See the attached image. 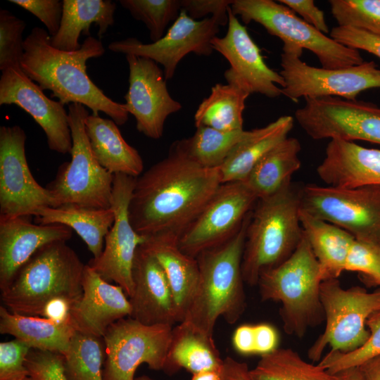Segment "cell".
I'll use <instances>...</instances> for the list:
<instances>
[{
    "instance_id": "obj_53",
    "label": "cell",
    "mask_w": 380,
    "mask_h": 380,
    "mask_svg": "<svg viewBox=\"0 0 380 380\" xmlns=\"http://www.w3.org/2000/svg\"><path fill=\"white\" fill-rule=\"evenodd\" d=\"M366 380H380V355L358 366Z\"/></svg>"
},
{
    "instance_id": "obj_30",
    "label": "cell",
    "mask_w": 380,
    "mask_h": 380,
    "mask_svg": "<svg viewBox=\"0 0 380 380\" xmlns=\"http://www.w3.org/2000/svg\"><path fill=\"white\" fill-rule=\"evenodd\" d=\"M303 233L317 259L322 280L338 279L346 265L355 238L346 230L300 210Z\"/></svg>"
},
{
    "instance_id": "obj_6",
    "label": "cell",
    "mask_w": 380,
    "mask_h": 380,
    "mask_svg": "<svg viewBox=\"0 0 380 380\" xmlns=\"http://www.w3.org/2000/svg\"><path fill=\"white\" fill-rule=\"evenodd\" d=\"M319 266L303 233L292 255L280 265L264 270L259 286L263 301L279 302L284 331L298 338L320 324L324 313L320 299Z\"/></svg>"
},
{
    "instance_id": "obj_11",
    "label": "cell",
    "mask_w": 380,
    "mask_h": 380,
    "mask_svg": "<svg viewBox=\"0 0 380 380\" xmlns=\"http://www.w3.org/2000/svg\"><path fill=\"white\" fill-rule=\"evenodd\" d=\"M300 209L380 248V186L339 188L309 184L300 189Z\"/></svg>"
},
{
    "instance_id": "obj_36",
    "label": "cell",
    "mask_w": 380,
    "mask_h": 380,
    "mask_svg": "<svg viewBox=\"0 0 380 380\" xmlns=\"http://www.w3.org/2000/svg\"><path fill=\"white\" fill-rule=\"evenodd\" d=\"M251 373L255 380H339L336 374L305 361L291 348H278L260 356Z\"/></svg>"
},
{
    "instance_id": "obj_49",
    "label": "cell",
    "mask_w": 380,
    "mask_h": 380,
    "mask_svg": "<svg viewBox=\"0 0 380 380\" xmlns=\"http://www.w3.org/2000/svg\"><path fill=\"white\" fill-rule=\"evenodd\" d=\"M254 334L255 355L262 356L278 348L279 336L272 325L266 323L255 324Z\"/></svg>"
},
{
    "instance_id": "obj_18",
    "label": "cell",
    "mask_w": 380,
    "mask_h": 380,
    "mask_svg": "<svg viewBox=\"0 0 380 380\" xmlns=\"http://www.w3.org/2000/svg\"><path fill=\"white\" fill-rule=\"evenodd\" d=\"M228 28L222 37H215L211 46L222 55L230 67L224 72L227 84L248 93L260 94L270 99L281 95L285 82L280 73L265 63L260 50L247 29L228 8Z\"/></svg>"
},
{
    "instance_id": "obj_32",
    "label": "cell",
    "mask_w": 380,
    "mask_h": 380,
    "mask_svg": "<svg viewBox=\"0 0 380 380\" xmlns=\"http://www.w3.org/2000/svg\"><path fill=\"white\" fill-rule=\"evenodd\" d=\"M75 331L70 322L18 315L0 306V333L13 336L32 349L63 355L68 349Z\"/></svg>"
},
{
    "instance_id": "obj_57",
    "label": "cell",
    "mask_w": 380,
    "mask_h": 380,
    "mask_svg": "<svg viewBox=\"0 0 380 380\" xmlns=\"http://www.w3.org/2000/svg\"><path fill=\"white\" fill-rule=\"evenodd\" d=\"M23 380H34V379L32 377H30V376H28L27 377H26Z\"/></svg>"
},
{
    "instance_id": "obj_3",
    "label": "cell",
    "mask_w": 380,
    "mask_h": 380,
    "mask_svg": "<svg viewBox=\"0 0 380 380\" xmlns=\"http://www.w3.org/2000/svg\"><path fill=\"white\" fill-rule=\"evenodd\" d=\"M251 214L229 240L196 258L198 283L183 321L212 337L219 317L234 324L246 309L241 263Z\"/></svg>"
},
{
    "instance_id": "obj_25",
    "label": "cell",
    "mask_w": 380,
    "mask_h": 380,
    "mask_svg": "<svg viewBox=\"0 0 380 380\" xmlns=\"http://www.w3.org/2000/svg\"><path fill=\"white\" fill-rule=\"evenodd\" d=\"M177 236L157 234L148 236L141 246L159 262L168 279L177 312L178 322L184 320L199 279L196 258L179 248Z\"/></svg>"
},
{
    "instance_id": "obj_38",
    "label": "cell",
    "mask_w": 380,
    "mask_h": 380,
    "mask_svg": "<svg viewBox=\"0 0 380 380\" xmlns=\"http://www.w3.org/2000/svg\"><path fill=\"white\" fill-rule=\"evenodd\" d=\"M121 6L136 20L143 22L152 42L160 39L182 10L181 0H120Z\"/></svg>"
},
{
    "instance_id": "obj_41",
    "label": "cell",
    "mask_w": 380,
    "mask_h": 380,
    "mask_svg": "<svg viewBox=\"0 0 380 380\" xmlns=\"http://www.w3.org/2000/svg\"><path fill=\"white\" fill-rule=\"evenodd\" d=\"M26 23L11 11L0 10V70L20 68Z\"/></svg>"
},
{
    "instance_id": "obj_37",
    "label": "cell",
    "mask_w": 380,
    "mask_h": 380,
    "mask_svg": "<svg viewBox=\"0 0 380 380\" xmlns=\"http://www.w3.org/2000/svg\"><path fill=\"white\" fill-rule=\"evenodd\" d=\"M63 355L69 380H103V338L75 331L68 349Z\"/></svg>"
},
{
    "instance_id": "obj_40",
    "label": "cell",
    "mask_w": 380,
    "mask_h": 380,
    "mask_svg": "<svg viewBox=\"0 0 380 380\" xmlns=\"http://www.w3.org/2000/svg\"><path fill=\"white\" fill-rule=\"evenodd\" d=\"M369 337L360 348L348 353L330 350L320 360L319 365L331 374L358 367L365 361L380 355V311L373 314L367 321Z\"/></svg>"
},
{
    "instance_id": "obj_45",
    "label": "cell",
    "mask_w": 380,
    "mask_h": 380,
    "mask_svg": "<svg viewBox=\"0 0 380 380\" xmlns=\"http://www.w3.org/2000/svg\"><path fill=\"white\" fill-rule=\"evenodd\" d=\"M36 16L46 27L51 37L58 31L63 15L61 0H9Z\"/></svg>"
},
{
    "instance_id": "obj_31",
    "label": "cell",
    "mask_w": 380,
    "mask_h": 380,
    "mask_svg": "<svg viewBox=\"0 0 380 380\" xmlns=\"http://www.w3.org/2000/svg\"><path fill=\"white\" fill-rule=\"evenodd\" d=\"M36 222L41 224H63L75 230L86 243L93 258L102 253L105 238L115 220L113 209L93 208L75 204L41 209Z\"/></svg>"
},
{
    "instance_id": "obj_33",
    "label": "cell",
    "mask_w": 380,
    "mask_h": 380,
    "mask_svg": "<svg viewBox=\"0 0 380 380\" xmlns=\"http://www.w3.org/2000/svg\"><path fill=\"white\" fill-rule=\"evenodd\" d=\"M300 143L287 137L269 151L254 166L244 181L258 199L271 196L291 182L301 166Z\"/></svg>"
},
{
    "instance_id": "obj_56",
    "label": "cell",
    "mask_w": 380,
    "mask_h": 380,
    "mask_svg": "<svg viewBox=\"0 0 380 380\" xmlns=\"http://www.w3.org/2000/svg\"><path fill=\"white\" fill-rule=\"evenodd\" d=\"M134 380H154L146 375H142L139 377H135Z\"/></svg>"
},
{
    "instance_id": "obj_13",
    "label": "cell",
    "mask_w": 380,
    "mask_h": 380,
    "mask_svg": "<svg viewBox=\"0 0 380 380\" xmlns=\"http://www.w3.org/2000/svg\"><path fill=\"white\" fill-rule=\"evenodd\" d=\"M294 115L312 139L362 140L380 144V108L372 103L334 96L307 98Z\"/></svg>"
},
{
    "instance_id": "obj_42",
    "label": "cell",
    "mask_w": 380,
    "mask_h": 380,
    "mask_svg": "<svg viewBox=\"0 0 380 380\" xmlns=\"http://www.w3.org/2000/svg\"><path fill=\"white\" fill-rule=\"evenodd\" d=\"M25 367L34 380H69L63 355L60 353L31 348L26 357Z\"/></svg>"
},
{
    "instance_id": "obj_51",
    "label": "cell",
    "mask_w": 380,
    "mask_h": 380,
    "mask_svg": "<svg viewBox=\"0 0 380 380\" xmlns=\"http://www.w3.org/2000/svg\"><path fill=\"white\" fill-rule=\"evenodd\" d=\"M221 380H255L248 365L232 357L223 359Z\"/></svg>"
},
{
    "instance_id": "obj_47",
    "label": "cell",
    "mask_w": 380,
    "mask_h": 380,
    "mask_svg": "<svg viewBox=\"0 0 380 380\" xmlns=\"http://www.w3.org/2000/svg\"><path fill=\"white\" fill-rule=\"evenodd\" d=\"M232 3L233 0H181V7L194 20L211 14L228 23V8Z\"/></svg>"
},
{
    "instance_id": "obj_14",
    "label": "cell",
    "mask_w": 380,
    "mask_h": 380,
    "mask_svg": "<svg viewBox=\"0 0 380 380\" xmlns=\"http://www.w3.org/2000/svg\"><path fill=\"white\" fill-rule=\"evenodd\" d=\"M26 139L18 125L0 127V218L36 216L42 208L56 207L49 191L30 170Z\"/></svg>"
},
{
    "instance_id": "obj_16",
    "label": "cell",
    "mask_w": 380,
    "mask_h": 380,
    "mask_svg": "<svg viewBox=\"0 0 380 380\" xmlns=\"http://www.w3.org/2000/svg\"><path fill=\"white\" fill-rule=\"evenodd\" d=\"M227 24L215 16L196 20L181 10L178 18L158 41L144 44L129 37L112 42L108 48L115 53L148 58L162 65L167 80L173 77L177 65L187 54L210 56L214 51L213 39L219 32L220 27Z\"/></svg>"
},
{
    "instance_id": "obj_54",
    "label": "cell",
    "mask_w": 380,
    "mask_h": 380,
    "mask_svg": "<svg viewBox=\"0 0 380 380\" xmlns=\"http://www.w3.org/2000/svg\"><path fill=\"white\" fill-rule=\"evenodd\" d=\"M335 374L339 380H366L358 367L348 368Z\"/></svg>"
},
{
    "instance_id": "obj_34",
    "label": "cell",
    "mask_w": 380,
    "mask_h": 380,
    "mask_svg": "<svg viewBox=\"0 0 380 380\" xmlns=\"http://www.w3.org/2000/svg\"><path fill=\"white\" fill-rule=\"evenodd\" d=\"M249 95L234 85L216 84L195 113L196 127L205 126L224 132L242 130L243 112Z\"/></svg>"
},
{
    "instance_id": "obj_26",
    "label": "cell",
    "mask_w": 380,
    "mask_h": 380,
    "mask_svg": "<svg viewBox=\"0 0 380 380\" xmlns=\"http://www.w3.org/2000/svg\"><path fill=\"white\" fill-rule=\"evenodd\" d=\"M294 125L291 115H282L267 125L247 131L219 167L222 183L244 182L257 163L288 137Z\"/></svg>"
},
{
    "instance_id": "obj_7",
    "label": "cell",
    "mask_w": 380,
    "mask_h": 380,
    "mask_svg": "<svg viewBox=\"0 0 380 380\" xmlns=\"http://www.w3.org/2000/svg\"><path fill=\"white\" fill-rule=\"evenodd\" d=\"M72 146L70 161L63 163L55 178L46 186L56 207L75 204L93 208H111L114 175L95 158L85 130L89 112L77 103L68 105Z\"/></svg>"
},
{
    "instance_id": "obj_8",
    "label": "cell",
    "mask_w": 380,
    "mask_h": 380,
    "mask_svg": "<svg viewBox=\"0 0 380 380\" xmlns=\"http://www.w3.org/2000/svg\"><path fill=\"white\" fill-rule=\"evenodd\" d=\"M320 299L326 325L308 349V357L319 361L327 346L340 353L362 346L370 334L367 319L380 311V289L374 292L360 286L343 289L338 279H330L321 283Z\"/></svg>"
},
{
    "instance_id": "obj_15",
    "label": "cell",
    "mask_w": 380,
    "mask_h": 380,
    "mask_svg": "<svg viewBox=\"0 0 380 380\" xmlns=\"http://www.w3.org/2000/svg\"><path fill=\"white\" fill-rule=\"evenodd\" d=\"M257 201L244 182L222 184L179 236V248L196 258L201 253L224 243L239 230Z\"/></svg>"
},
{
    "instance_id": "obj_44",
    "label": "cell",
    "mask_w": 380,
    "mask_h": 380,
    "mask_svg": "<svg viewBox=\"0 0 380 380\" xmlns=\"http://www.w3.org/2000/svg\"><path fill=\"white\" fill-rule=\"evenodd\" d=\"M31 348L14 340L0 343V380H23L27 377L26 357Z\"/></svg>"
},
{
    "instance_id": "obj_22",
    "label": "cell",
    "mask_w": 380,
    "mask_h": 380,
    "mask_svg": "<svg viewBox=\"0 0 380 380\" xmlns=\"http://www.w3.org/2000/svg\"><path fill=\"white\" fill-rule=\"evenodd\" d=\"M82 288V295L70 314V322L76 331L103 338L111 324L130 317L131 305L124 290L103 279L87 264Z\"/></svg>"
},
{
    "instance_id": "obj_43",
    "label": "cell",
    "mask_w": 380,
    "mask_h": 380,
    "mask_svg": "<svg viewBox=\"0 0 380 380\" xmlns=\"http://www.w3.org/2000/svg\"><path fill=\"white\" fill-rule=\"evenodd\" d=\"M346 271L358 272L369 281L380 285V248L355 240L348 256Z\"/></svg>"
},
{
    "instance_id": "obj_24",
    "label": "cell",
    "mask_w": 380,
    "mask_h": 380,
    "mask_svg": "<svg viewBox=\"0 0 380 380\" xmlns=\"http://www.w3.org/2000/svg\"><path fill=\"white\" fill-rule=\"evenodd\" d=\"M317 174L327 186L334 187L380 186V150L331 139Z\"/></svg>"
},
{
    "instance_id": "obj_1",
    "label": "cell",
    "mask_w": 380,
    "mask_h": 380,
    "mask_svg": "<svg viewBox=\"0 0 380 380\" xmlns=\"http://www.w3.org/2000/svg\"><path fill=\"white\" fill-rule=\"evenodd\" d=\"M219 168L203 167L172 146L136 178L129 205L134 230L179 238L222 184Z\"/></svg>"
},
{
    "instance_id": "obj_20",
    "label": "cell",
    "mask_w": 380,
    "mask_h": 380,
    "mask_svg": "<svg viewBox=\"0 0 380 380\" xmlns=\"http://www.w3.org/2000/svg\"><path fill=\"white\" fill-rule=\"evenodd\" d=\"M12 104L29 113L40 126L50 150L70 153L72 139L64 105L48 98L20 68L4 70L0 77V105Z\"/></svg>"
},
{
    "instance_id": "obj_10",
    "label": "cell",
    "mask_w": 380,
    "mask_h": 380,
    "mask_svg": "<svg viewBox=\"0 0 380 380\" xmlns=\"http://www.w3.org/2000/svg\"><path fill=\"white\" fill-rule=\"evenodd\" d=\"M303 49L293 44H284L280 75L285 85L281 94L294 102L299 99L334 96L355 100L362 91L380 89V69L374 61L339 69L309 65L301 61Z\"/></svg>"
},
{
    "instance_id": "obj_29",
    "label": "cell",
    "mask_w": 380,
    "mask_h": 380,
    "mask_svg": "<svg viewBox=\"0 0 380 380\" xmlns=\"http://www.w3.org/2000/svg\"><path fill=\"white\" fill-rule=\"evenodd\" d=\"M63 15L58 32L51 37V45L61 51L80 49L81 34L90 36L92 24L99 27L101 39L114 24L116 4L110 0H63Z\"/></svg>"
},
{
    "instance_id": "obj_9",
    "label": "cell",
    "mask_w": 380,
    "mask_h": 380,
    "mask_svg": "<svg viewBox=\"0 0 380 380\" xmlns=\"http://www.w3.org/2000/svg\"><path fill=\"white\" fill-rule=\"evenodd\" d=\"M231 9L244 23H258L284 44H296L302 49L310 51L317 57L323 68H344L364 62L358 50L327 36L279 1L233 0Z\"/></svg>"
},
{
    "instance_id": "obj_55",
    "label": "cell",
    "mask_w": 380,
    "mask_h": 380,
    "mask_svg": "<svg viewBox=\"0 0 380 380\" xmlns=\"http://www.w3.org/2000/svg\"><path fill=\"white\" fill-rule=\"evenodd\" d=\"M191 380H221V371H205L194 374Z\"/></svg>"
},
{
    "instance_id": "obj_23",
    "label": "cell",
    "mask_w": 380,
    "mask_h": 380,
    "mask_svg": "<svg viewBox=\"0 0 380 380\" xmlns=\"http://www.w3.org/2000/svg\"><path fill=\"white\" fill-rule=\"evenodd\" d=\"M71 236L72 229L63 224H34L25 216L0 218L1 292L39 248Z\"/></svg>"
},
{
    "instance_id": "obj_28",
    "label": "cell",
    "mask_w": 380,
    "mask_h": 380,
    "mask_svg": "<svg viewBox=\"0 0 380 380\" xmlns=\"http://www.w3.org/2000/svg\"><path fill=\"white\" fill-rule=\"evenodd\" d=\"M179 323L172 327L163 370L172 373L183 368L192 374L221 371L223 359L213 338L186 321Z\"/></svg>"
},
{
    "instance_id": "obj_19",
    "label": "cell",
    "mask_w": 380,
    "mask_h": 380,
    "mask_svg": "<svg viewBox=\"0 0 380 380\" xmlns=\"http://www.w3.org/2000/svg\"><path fill=\"white\" fill-rule=\"evenodd\" d=\"M128 63L129 88L123 108L136 119L137 130L153 139L163 134L167 117L182 108L170 94L164 72L151 59L125 55Z\"/></svg>"
},
{
    "instance_id": "obj_2",
    "label": "cell",
    "mask_w": 380,
    "mask_h": 380,
    "mask_svg": "<svg viewBox=\"0 0 380 380\" xmlns=\"http://www.w3.org/2000/svg\"><path fill=\"white\" fill-rule=\"evenodd\" d=\"M23 49L20 69L43 91H51V97L64 106L80 103L94 115L102 112L118 125L128 120L129 113L122 103L108 97L87 73V61L105 53L101 40L89 36L80 49L64 51L51 45L47 30L35 27L24 39Z\"/></svg>"
},
{
    "instance_id": "obj_52",
    "label": "cell",
    "mask_w": 380,
    "mask_h": 380,
    "mask_svg": "<svg viewBox=\"0 0 380 380\" xmlns=\"http://www.w3.org/2000/svg\"><path fill=\"white\" fill-rule=\"evenodd\" d=\"M72 305L65 299L53 300L46 305L42 317L58 322H70V314Z\"/></svg>"
},
{
    "instance_id": "obj_39",
    "label": "cell",
    "mask_w": 380,
    "mask_h": 380,
    "mask_svg": "<svg viewBox=\"0 0 380 380\" xmlns=\"http://www.w3.org/2000/svg\"><path fill=\"white\" fill-rule=\"evenodd\" d=\"M338 26L353 27L380 37V0H330Z\"/></svg>"
},
{
    "instance_id": "obj_12",
    "label": "cell",
    "mask_w": 380,
    "mask_h": 380,
    "mask_svg": "<svg viewBox=\"0 0 380 380\" xmlns=\"http://www.w3.org/2000/svg\"><path fill=\"white\" fill-rule=\"evenodd\" d=\"M172 326L145 325L127 317L106 330L103 380H134L139 366L146 363L154 370L164 369Z\"/></svg>"
},
{
    "instance_id": "obj_5",
    "label": "cell",
    "mask_w": 380,
    "mask_h": 380,
    "mask_svg": "<svg viewBox=\"0 0 380 380\" xmlns=\"http://www.w3.org/2000/svg\"><path fill=\"white\" fill-rule=\"evenodd\" d=\"M300 189L289 183L258 199L246 228L241 270L244 282L258 284L260 274L287 260L303 236Z\"/></svg>"
},
{
    "instance_id": "obj_4",
    "label": "cell",
    "mask_w": 380,
    "mask_h": 380,
    "mask_svg": "<svg viewBox=\"0 0 380 380\" xmlns=\"http://www.w3.org/2000/svg\"><path fill=\"white\" fill-rule=\"evenodd\" d=\"M85 265L66 241L46 244L1 291V301L12 313L37 317H42L46 305L53 300L63 298L74 304L83 293Z\"/></svg>"
},
{
    "instance_id": "obj_17",
    "label": "cell",
    "mask_w": 380,
    "mask_h": 380,
    "mask_svg": "<svg viewBox=\"0 0 380 380\" xmlns=\"http://www.w3.org/2000/svg\"><path fill=\"white\" fill-rule=\"evenodd\" d=\"M136 178L123 174L114 175L111 203L114 222L106 236L101 255L87 263L103 279L115 281L128 298L134 290L132 267L135 253L148 238L137 233L129 220V205Z\"/></svg>"
},
{
    "instance_id": "obj_50",
    "label": "cell",
    "mask_w": 380,
    "mask_h": 380,
    "mask_svg": "<svg viewBox=\"0 0 380 380\" xmlns=\"http://www.w3.org/2000/svg\"><path fill=\"white\" fill-rule=\"evenodd\" d=\"M234 349L242 355H255L254 325L242 324L237 327L232 336Z\"/></svg>"
},
{
    "instance_id": "obj_48",
    "label": "cell",
    "mask_w": 380,
    "mask_h": 380,
    "mask_svg": "<svg viewBox=\"0 0 380 380\" xmlns=\"http://www.w3.org/2000/svg\"><path fill=\"white\" fill-rule=\"evenodd\" d=\"M295 13L317 30L325 34L329 32L324 12L315 4L312 0H279Z\"/></svg>"
},
{
    "instance_id": "obj_46",
    "label": "cell",
    "mask_w": 380,
    "mask_h": 380,
    "mask_svg": "<svg viewBox=\"0 0 380 380\" xmlns=\"http://www.w3.org/2000/svg\"><path fill=\"white\" fill-rule=\"evenodd\" d=\"M330 37L338 43L380 58V37L353 27H334Z\"/></svg>"
},
{
    "instance_id": "obj_35",
    "label": "cell",
    "mask_w": 380,
    "mask_h": 380,
    "mask_svg": "<svg viewBox=\"0 0 380 380\" xmlns=\"http://www.w3.org/2000/svg\"><path fill=\"white\" fill-rule=\"evenodd\" d=\"M246 132H224L198 126L191 137L177 141L172 146L203 167L219 168Z\"/></svg>"
},
{
    "instance_id": "obj_21",
    "label": "cell",
    "mask_w": 380,
    "mask_h": 380,
    "mask_svg": "<svg viewBox=\"0 0 380 380\" xmlns=\"http://www.w3.org/2000/svg\"><path fill=\"white\" fill-rule=\"evenodd\" d=\"M132 279L134 290L129 297L132 318L148 326H172L178 322L167 275L157 259L141 245L135 253Z\"/></svg>"
},
{
    "instance_id": "obj_27",
    "label": "cell",
    "mask_w": 380,
    "mask_h": 380,
    "mask_svg": "<svg viewBox=\"0 0 380 380\" xmlns=\"http://www.w3.org/2000/svg\"><path fill=\"white\" fill-rule=\"evenodd\" d=\"M84 123L91 150L103 167L113 175L134 177L143 172L144 163L139 153L124 139L113 120L91 114Z\"/></svg>"
}]
</instances>
